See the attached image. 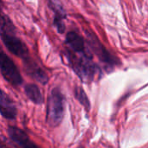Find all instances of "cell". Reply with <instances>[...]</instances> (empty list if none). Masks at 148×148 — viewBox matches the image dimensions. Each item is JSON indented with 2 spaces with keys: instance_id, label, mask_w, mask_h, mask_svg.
I'll use <instances>...</instances> for the list:
<instances>
[{
  "instance_id": "obj_1",
  "label": "cell",
  "mask_w": 148,
  "mask_h": 148,
  "mask_svg": "<svg viewBox=\"0 0 148 148\" xmlns=\"http://www.w3.org/2000/svg\"><path fill=\"white\" fill-rule=\"evenodd\" d=\"M66 57L75 74L86 82L94 81L101 73L99 67L92 61V57L85 56H77L70 50L66 53Z\"/></svg>"
},
{
  "instance_id": "obj_2",
  "label": "cell",
  "mask_w": 148,
  "mask_h": 148,
  "mask_svg": "<svg viewBox=\"0 0 148 148\" xmlns=\"http://www.w3.org/2000/svg\"><path fill=\"white\" fill-rule=\"evenodd\" d=\"M64 115V96L59 88H54L48 98L47 122L51 127L61 124Z\"/></svg>"
},
{
  "instance_id": "obj_3",
  "label": "cell",
  "mask_w": 148,
  "mask_h": 148,
  "mask_svg": "<svg viewBox=\"0 0 148 148\" xmlns=\"http://www.w3.org/2000/svg\"><path fill=\"white\" fill-rule=\"evenodd\" d=\"M86 36H87V44L90 49L91 52H93L97 56V58L103 64H105L107 69L112 70L114 67L121 64L119 58H117L112 53H110L93 32L87 30Z\"/></svg>"
},
{
  "instance_id": "obj_4",
  "label": "cell",
  "mask_w": 148,
  "mask_h": 148,
  "mask_svg": "<svg viewBox=\"0 0 148 148\" xmlns=\"http://www.w3.org/2000/svg\"><path fill=\"white\" fill-rule=\"evenodd\" d=\"M0 69L3 77L12 86L17 87L23 83V78L17 67L3 51H1L0 55Z\"/></svg>"
},
{
  "instance_id": "obj_5",
  "label": "cell",
  "mask_w": 148,
  "mask_h": 148,
  "mask_svg": "<svg viewBox=\"0 0 148 148\" xmlns=\"http://www.w3.org/2000/svg\"><path fill=\"white\" fill-rule=\"evenodd\" d=\"M1 40L6 49L16 56L23 60L29 57V49L25 43L16 36V33L0 31Z\"/></svg>"
},
{
  "instance_id": "obj_6",
  "label": "cell",
  "mask_w": 148,
  "mask_h": 148,
  "mask_svg": "<svg viewBox=\"0 0 148 148\" xmlns=\"http://www.w3.org/2000/svg\"><path fill=\"white\" fill-rule=\"evenodd\" d=\"M65 42L69 48V50L80 56L92 57V52L89 48L86 46L83 37L75 31H69L65 38Z\"/></svg>"
},
{
  "instance_id": "obj_7",
  "label": "cell",
  "mask_w": 148,
  "mask_h": 148,
  "mask_svg": "<svg viewBox=\"0 0 148 148\" xmlns=\"http://www.w3.org/2000/svg\"><path fill=\"white\" fill-rule=\"evenodd\" d=\"M49 8L54 12V20L53 23L57 32L60 34L64 33L65 31V23L64 19L67 16L66 10L60 2V0H48Z\"/></svg>"
},
{
  "instance_id": "obj_8",
  "label": "cell",
  "mask_w": 148,
  "mask_h": 148,
  "mask_svg": "<svg viewBox=\"0 0 148 148\" xmlns=\"http://www.w3.org/2000/svg\"><path fill=\"white\" fill-rule=\"evenodd\" d=\"M7 132L10 140L18 148H38L23 130L16 127H10Z\"/></svg>"
},
{
  "instance_id": "obj_9",
  "label": "cell",
  "mask_w": 148,
  "mask_h": 148,
  "mask_svg": "<svg viewBox=\"0 0 148 148\" xmlns=\"http://www.w3.org/2000/svg\"><path fill=\"white\" fill-rule=\"evenodd\" d=\"M23 66L26 73L32 78L36 79L42 84H46L49 81V77L44 70L37 65V63L29 56L23 60Z\"/></svg>"
},
{
  "instance_id": "obj_10",
  "label": "cell",
  "mask_w": 148,
  "mask_h": 148,
  "mask_svg": "<svg viewBox=\"0 0 148 148\" xmlns=\"http://www.w3.org/2000/svg\"><path fill=\"white\" fill-rule=\"evenodd\" d=\"M0 109L1 114L5 119L14 120L16 116V108L14 102L3 90L0 94Z\"/></svg>"
},
{
  "instance_id": "obj_11",
  "label": "cell",
  "mask_w": 148,
  "mask_h": 148,
  "mask_svg": "<svg viewBox=\"0 0 148 148\" xmlns=\"http://www.w3.org/2000/svg\"><path fill=\"white\" fill-rule=\"evenodd\" d=\"M25 94L27 97L35 104L41 105L43 103V96L39 89V88L35 84H28L24 88Z\"/></svg>"
},
{
  "instance_id": "obj_12",
  "label": "cell",
  "mask_w": 148,
  "mask_h": 148,
  "mask_svg": "<svg viewBox=\"0 0 148 148\" xmlns=\"http://www.w3.org/2000/svg\"><path fill=\"white\" fill-rule=\"evenodd\" d=\"M75 97L84 107L86 111L88 112L90 109V102H89V100H88L85 91L82 88L76 87L75 88Z\"/></svg>"
},
{
  "instance_id": "obj_13",
  "label": "cell",
  "mask_w": 148,
  "mask_h": 148,
  "mask_svg": "<svg viewBox=\"0 0 148 148\" xmlns=\"http://www.w3.org/2000/svg\"><path fill=\"white\" fill-rule=\"evenodd\" d=\"M79 148H83V147H79Z\"/></svg>"
}]
</instances>
